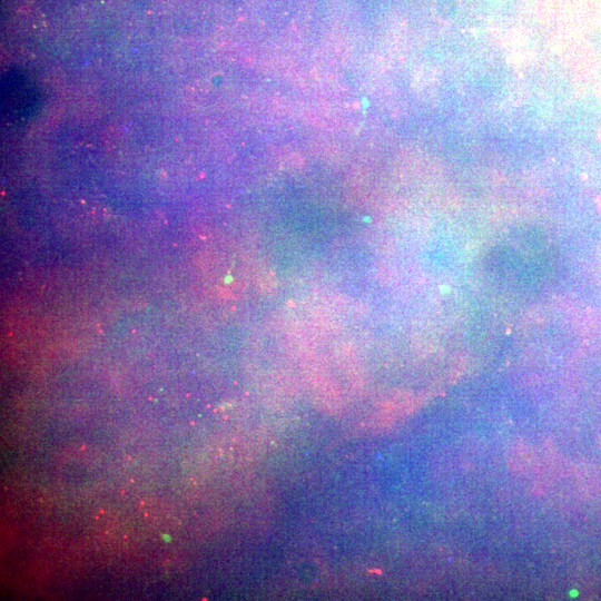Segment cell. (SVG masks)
Instances as JSON below:
<instances>
[{"mask_svg": "<svg viewBox=\"0 0 601 601\" xmlns=\"http://www.w3.org/2000/svg\"><path fill=\"white\" fill-rule=\"evenodd\" d=\"M1 102L4 118L21 124L39 109L40 91L22 70L11 69L2 77Z\"/></svg>", "mask_w": 601, "mask_h": 601, "instance_id": "cell-1", "label": "cell"}]
</instances>
